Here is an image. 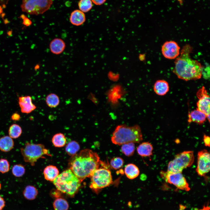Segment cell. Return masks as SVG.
I'll return each mask as SVG.
<instances>
[{"mask_svg":"<svg viewBox=\"0 0 210 210\" xmlns=\"http://www.w3.org/2000/svg\"><path fill=\"white\" fill-rule=\"evenodd\" d=\"M192 50L190 45H185L181 51L180 56L175 61L173 72L179 79L187 81L199 79L202 77V66L198 61L191 58Z\"/></svg>","mask_w":210,"mask_h":210,"instance_id":"1","label":"cell"},{"mask_svg":"<svg viewBox=\"0 0 210 210\" xmlns=\"http://www.w3.org/2000/svg\"><path fill=\"white\" fill-rule=\"evenodd\" d=\"M73 156L70 162L69 169L81 182L90 177L103 164L98 155L89 149H83Z\"/></svg>","mask_w":210,"mask_h":210,"instance_id":"2","label":"cell"},{"mask_svg":"<svg viewBox=\"0 0 210 210\" xmlns=\"http://www.w3.org/2000/svg\"><path fill=\"white\" fill-rule=\"evenodd\" d=\"M143 140L141 129L138 125L129 126L121 125L116 127L111 137L114 144L122 145L129 143H139Z\"/></svg>","mask_w":210,"mask_h":210,"instance_id":"3","label":"cell"},{"mask_svg":"<svg viewBox=\"0 0 210 210\" xmlns=\"http://www.w3.org/2000/svg\"><path fill=\"white\" fill-rule=\"evenodd\" d=\"M53 182L58 190L70 196L76 193L81 182L70 169L58 175Z\"/></svg>","mask_w":210,"mask_h":210,"instance_id":"4","label":"cell"},{"mask_svg":"<svg viewBox=\"0 0 210 210\" xmlns=\"http://www.w3.org/2000/svg\"><path fill=\"white\" fill-rule=\"evenodd\" d=\"M90 177V187L97 194L102 189L109 186L113 182L110 171L105 167L96 169Z\"/></svg>","mask_w":210,"mask_h":210,"instance_id":"5","label":"cell"},{"mask_svg":"<svg viewBox=\"0 0 210 210\" xmlns=\"http://www.w3.org/2000/svg\"><path fill=\"white\" fill-rule=\"evenodd\" d=\"M20 151L25 162L34 166L37 160L43 158L45 155H50L48 150L44 146L41 144H35L27 142Z\"/></svg>","mask_w":210,"mask_h":210,"instance_id":"6","label":"cell"},{"mask_svg":"<svg viewBox=\"0 0 210 210\" xmlns=\"http://www.w3.org/2000/svg\"><path fill=\"white\" fill-rule=\"evenodd\" d=\"M194 161L193 152L192 151H184L177 154L174 158L168 163L167 172H182L183 169L190 167Z\"/></svg>","mask_w":210,"mask_h":210,"instance_id":"7","label":"cell"},{"mask_svg":"<svg viewBox=\"0 0 210 210\" xmlns=\"http://www.w3.org/2000/svg\"><path fill=\"white\" fill-rule=\"evenodd\" d=\"M52 3V0H22V10L31 15H38L47 10Z\"/></svg>","mask_w":210,"mask_h":210,"instance_id":"8","label":"cell"},{"mask_svg":"<svg viewBox=\"0 0 210 210\" xmlns=\"http://www.w3.org/2000/svg\"><path fill=\"white\" fill-rule=\"evenodd\" d=\"M182 173L161 171L160 174L166 182L173 185L179 189L189 191L190 188Z\"/></svg>","mask_w":210,"mask_h":210,"instance_id":"9","label":"cell"},{"mask_svg":"<svg viewBox=\"0 0 210 210\" xmlns=\"http://www.w3.org/2000/svg\"><path fill=\"white\" fill-rule=\"evenodd\" d=\"M198 99L197 102V108L204 113L207 119L210 122V97L205 87L203 86L196 93Z\"/></svg>","mask_w":210,"mask_h":210,"instance_id":"10","label":"cell"},{"mask_svg":"<svg viewBox=\"0 0 210 210\" xmlns=\"http://www.w3.org/2000/svg\"><path fill=\"white\" fill-rule=\"evenodd\" d=\"M197 160L196 172L199 176H204L210 171L209 153L205 149L199 151L197 154Z\"/></svg>","mask_w":210,"mask_h":210,"instance_id":"11","label":"cell"},{"mask_svg":"<svg viewBox=\"0 0 210 210\" xmlns=\"http://www.w3.org/2000/svg\"><path fill=\"white\" fill-rule=\"evenodd\" d=\"M180 47L175 41H170L165 42L162 45L161 51L162 55L166 58L174 59L180 54Z\"/></svg>","mask_w":210,"mask_h":210,"instance_id":"12","label":"cell"},{"mask_svg":"<svg viewBox=\"0 0 210 210\" xmlns=\"http://www.w3.org/2000/svg\"><path fill=\"white\" fill-rule=\"evenodd\" d=\"M18 104L21 112L28 114L34 111L36 107L32 102L29 96H21L18 98Z\"/></svg>","mask_w":210,"mask_h":210,"instance_id":"13","label":"cell"},{"mask_svg":"<svg viewBox=\"0 0 210 210\" xmlns=\"http://www.w3.org/2000/svg\"><path fill=\"white\" fill-rule=\"evenodd\" d=\"M66 48V44L62 39L55 38L52 39L49 44V48L53 54L58 55L62 53Z\"/></svg>","mask_w":210,"mask_h":210,"instance_id":"14","label":"cell"},{"mask_svg":"<svg viewBox=\"0 0 210 210\" xmlns=\"http://www.w3.org/2000/svg\"><path fill=\"white\" fill-rule=\"evenodd\" d=\"M207 117L203 113L196 108L189 113L188 115V122H194L201 125L206 121Z\"/></svg>","mask_w":210,"mask_h":210,"instance_id":"15","label":"cell"},{"mask_svg":"<svg viewBox=\"0 0 210 210\" xmlns=\"http://www.w3.org/2000/svg\"><path fill=\"white\" fill-rule=\"evenodd\" d=\"M86 20L85 15L84 13L80 10H76L71 13L69 20L71 23L76 26L83 24Z\"/></svg>","mask_w":210,"mask_h":210,"instance_id":"16","label":"cell"},{"mask_svg":"<svg viewBox=\"0 0 210 210\" xmlns=\"http://www.w3.org/2000/svg\"><path fill=\"white\" fill-rule=\"evenodd\" d=\"M153 89L155 93L160 96L166 94L169 90V85L168 82L164 80H158L155 83Z\"/></svg>","mask_w":210,"mask_h":210,"instance_id":"17","label":"cell"},{"mask_svg":"<svg viewBox=\"0 0 210 210\" xmlns=\"http://www.w3.org/2000/svg\"><path fill=\"white\" fill-rule=\"evenodd\" d=\"M153 149L152 145L148 142L141 143L137 148L138 153L142 157H150L152 155Z\"/></svg>","mask_w":210,"mask_h":210,"instance_id":"18","label":"cell"},{"mask_svg":"<svg viewBox=\"0 0 210 210\" xmlns=\"http://www.w3.org/2000/svg\"><path fill=\"white\" fill-rule=\"evenodd\" d=\"M14 142L13 139L8 136L0 138V150L7 152L10 151L14 147Z\"/></svg>","mask_w":210,"mask_h":210,"instance_id":"19","label":"cell"},{"mask_svg":"<svg viewBox=\"0 0 210 210\" xmlns=\"http://www.w3.org/2000/svg\"><path fill=\"white\" fill-rule=\"evenodd\" d=\"M59 171L55 166L50 165L47 166L44 169V178L47 180L53 181L59 175Z\"/></svg>","mask_w":210,"mask_h":210,"instance_id":"20","label":"cell"},{"mask_svg":"<svg viewBox=\"0 0 210 210\" xmlns=\"http://www.w3.org/2000/svg\"><path fill=\"white\" fill-rule=\"evenodd\" d=\"M139 172L138 167L133 164H129L125 167V173L126 177L130 179L136 178L139 176Z\"/></svg>","mask_w":210,"mask_h":210,"instance_id":"21","label":"cell"},{"mask_svg":"<svg viewBox=\"0 0 210 210\" xmlns=\"http://www.w3.org/2000/svg\"><path fill=\"white\" fill-rule=\"evenodd\" d=\"M24 197L29 200L35 199L38 194V191L36 188L32 185H28L24 188L23 192Z\"/></svg>","mask_w":210,"mask_h":210,"instance_id":"22","label":"cell"},{"mask_svg":"<svg viewBox=\"0 0 210 210\" xmlns=\"http://www.w3.org/2000/svg\"><path fill=\"white\" fill-rule=\"evenodd\" d=\"M22 130L19 125L13 124L11 125L8 130L9 136L12 139H17L21 135Z\"/></svg>","mask_w":210,"mask_h":210,"instance_id":"23","label":"cell"},{"mask_svg":"<svg viewBox=\"0 0 210 210\" xmlns=\"http://www.w3.org/2000/svg\"><path fill=\"white\" fill-rule=\"evenodd\" d=\"M46 102L49 107L54 108L56 107L59 105L60 100L59 97L56 94L51 93L47 96Z\"/></svg>","mask_w":210,"mask_h":210,"instance_id":"24","label":"cell"},{"mask_svg":"<svg viewBox=\"0 0 210 210\" xmlns=\"http://www.w3.org/2000/svg\"><path fill=\"white\" fill-rule=\"evenodd\" d=\"M52 142L55 147H61L65 145L66 139L63 134L58 133L53 136L52 139Z\"/></svg>","mask_w":210,"mask_h":210,"instance_id":"25","label":"cell"},{"mask_svg":"<svg viewBox=\"0 0 210 210\" xmlns=\"http://www.w3.org/2000/svg\"><path fill=\"white\" fill-rule=\"evenodd\" d=\"M53 205L55 210H68L69 208L67 201L61 198L56 199L53 203Z\"/></svg>","mask_w":210,"mask_h":210,"instance_id":"26","label":"cell"},{"mask_svg":"<svg viewBox=\"0 0 210 210\" xmlns=\"http://www.w3.org/2000/svg\"><path fill=\"white\" fill-rule=\"evenodd\" d=\"M80 148L79 144L77 142L72 141L69 142L66 145L65 150L68 155L73 156L76 154Z\"/></svg>","mask_w":210,"mask_h":210,"instance_id":"27","label":"cell"},{"mask_svg":"<svg viewBox=\"0 0 210 210\" xmlns=\"http://www.w3.org/2000/svg\"><path fill=\"white\" fill-rule=\"evenodd\" d=\"M135 150V145L133 143H126L122 145L121 152L125 155L130 157L134 154Z\"/></svg>","mask_w":210,"mask_h":210,"instance_id":"28","label":"cell"},{"mask_svg":"<svg viewBox=\"0 0 210 210\" xmlns=\"http://www.w3.org/2000/svg\"><path fill=\"white\" fill-rule=\"evenodd\" d=\"M25 169L24 166L21 164L14 165L12 169V173L15 177H20L25 174Z\"/></svg>","mask_w":210,"mask_h":210,"instance_id":"29","label":"cell"},{"mask_svg":"<svg viewBox=\"0 0 210 210\" xmlns=\"http://www.w3.org/2000/svg\"><path fill=\"white\" fill-rule=\"evenodd\" d=\"M78 6L80 10L83 12H87L92 8V4L91 0H80Z\"/></svg>","mask_w":210,"mask_h":210,"instance_id":"30","label":"cell"},{"mask_svg":"<svg viewBox=\"0 0 210 210\" xmlns=\"http://www.w3.org/2000/svg\"><path fill=\"white\" fill-rule=\"evenodd\" d=\"M123 164L124 160L122 158L120 157L112 158L110 162L111 167L115 170H117L121 168Z\"/></svg>","mask_w":210,"mask_h":210,"instance_id":"31","label":"cell"},{"mask_svg":"<svg viewBox=\"0 0 210 210\" xmlns=\"http://www.w3.org/2000/svg\"><path fill=\"white\" fill-rule=\"evenodd\" d=\"M10 163L6 159H0V172L4 174L8 172L10 170Z\"/></svg>","mask_w":210,"mask_h":210,"instance_id":"32","label":"cell"},{"mask_svg":"<svg viewBox=\"0 0 210 210\" xmlns=\"http://www.w3.org/2000/svg\"><path fill=\"white\" fill-rule=\"evenodd\" d=\"M203 141L206 146L210 147V139L209 136L204 135L203 136Z\"/></svg>","mask_w":210,"mask_h":210,"instance_id":"33","label":"cell"},{"mask_svg":"<svg viewBox=\"0 0 210 210\" xmlns=\"http://www.w3.org/2000/svg\"><path fill=\"white\" fill-rule=\"evenodd\" d=\"M22 19L23 20V24L24 25L26 26H29L31 25L32 22L26 16Z\"/></svg>","mask_w":210,"mask_h":210,"instance_id":"34","label":"cell"},{"mask_svg":"<svg viewBox=\"0 0 210 210\" xmlns=\"http://www.w3.org/2000/svg\"><path fill=\"white\" fill-rule=\"evenodd\" d=\"M20 118V116L17 113H15L12 115L11 119L13 121H18Z\"/></svg>","mask_w":210,"mask_h":210,"instance_id":"35","label":"cell"},{"mask_svg":"<svg viewBox=\"0 0 210 210\" xmlns=\"http://www.w3.org/2000/svg\"><path fill=\"white\" fill-rule=\"evenodd\" d=\"M5 206V202L3 197L0 195V210H2Z\"/></svg>","mask_w":210,"mask_h":210,"instance_id":"36","label":"cell"},{"mask_svg":"<svg viewBox=\"0 0 210 210\" xmlns=\"http://www.w3.org/2000/svg\"><path fill=\"white\" fill-rule=\"evenodd\" d=\"M106 0H92V1L95 5H101L103 4Z\"/></svg>","mask_w":210,"mask_h":210,"instance_id":"37","label":"cell"},{"mask_svg":"<svg viewBox=\"0 0 210 210\" xmlns=\"http://www.w3.org/2000/svg\"><path fill=\"white\" fill-rule=\"evenodd\" d=\"M204 208H204L202 209H201V210H209V209L208 210V207H205Z\"/></svg>","mask_w":210,"mask_h":210,"instance_id":"38","label":"cell"},{"mask_svg":"<svg viewBox=\"0 0 210 210\" xmlns=\"http://www.w3.org/2000/svg\"><path fill=\"white\" fill-rule=\"evenodd\" d=\"M12 33V32L11 31H9L8 32V35H10Z\"/></svg>","mask_w":210,"mask_h":210,"instance_id":"39","label":"cell"},{"mask_svg":"<svg viewBox=\"0 0 210 210\" xmlns=\"http://www.w3.org/2000/svg\"><path fill=\"white\" fill-rule=\"evenodd\" d=\"M1 183H0V190L1 189Z\"/></svg>","mask_w":210,"mask_h":210,"instance_id":"40","label":"cell"}]
</instances>
